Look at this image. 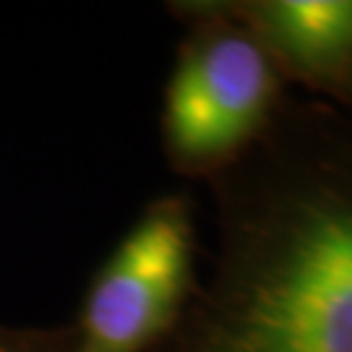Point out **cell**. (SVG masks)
<instances>
[{"mask_svg":"<svg viewBox=\"0 0 352 352\" xmlns=\"http://www.w3.org/2000/svg\"><path fill=\"white\" fill-rule=\"evenodd\" d=\"M311 136L227 190L212 279L154 352H352V139Z\"/></svg>","mask_w":352,"mask_h":352,"instance_id":"1","label":"cell"},{"mask_svg":"<svg viewBox=\"0 0 352 352\" xmlns=\"http://www.w3.org/2000/svg\"><path fill=\"white\" fill-rule=\"evenodd\" d=\"M193 282V225L186 204L164 199L102 264L81 318L74 352H151L175 327Z\"/></svg>","mask_w":352,"mask_h":352,"instance_id":"2","label":"cell"},{"mask_svg":"<svg viewBox=\"0 0 352 352\" xmlns=\"http://www.w3.org/2000/svg\"><path fill=\"white\" fill-rule=\"evenodd\" d=\"M274 94L264 47L240 29H206L183 52L164 102V133L177 160L212 164L256 133Z\"/></svg>","mask_w":352,"mask_h":352,"instance_id":"3","label":"cell"},{"mask_svg":"<svg viewBox=\"0 0 352 352\" xmlns=\"http://www.w3.org/2000/svg\"><path fill=\"white\" fill-rule=\"evenodd\" d=\"M258 13L279 50L308 71H327L352 50V0H274Z\"/></svg>","mask_w":352,"mask_h":352,"instance_id":"4","label":"cell"},{"mask_svg":"<svg viewBox=\"0 0 352 352\" xmlns=\"http://www.w3.org/2000/svg\"><path fill=\"white\" fill-rule=\"evenodd\" d=\"M0 352H74V329H21L0 321Z\"/></svg>","mask_w":352,"mask_h":352,"instance_id":"5","label":"cell"}]
</instances>
